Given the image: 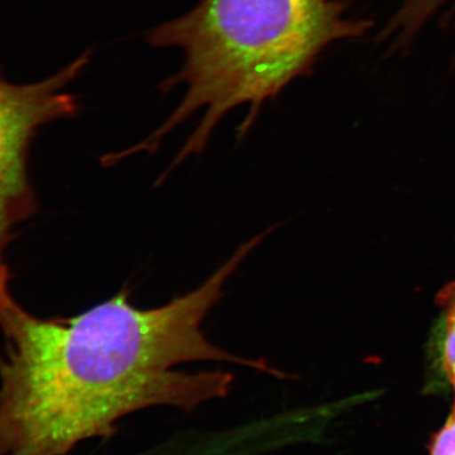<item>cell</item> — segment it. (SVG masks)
<instances>
[{
    "label": "cell",
    "instance_id": "1",
    "mask_svg": "<svg viewBox=\"0 0 455 455\" xmlns=\"http://www.w3.org/2000/svg\"><path fill=\"white\" fill-rule=\"evenodd\" d=\"M266 235L155 309L134 307L125 290L65 319L33 315L12 295L0 301V455H66L85 440L110 438L140 410L191 412L229 395L232 373L175 370L188 362H227L283 379L265 359L221 349L203 331L228 280Z\"/></svg>",
    "mask_w": 455,
    "mask_h": 455
},
{
    "label": "cell",
    "instance_id": "2",
    "mask_svg": "<svg viewBox=\"0 0 455 455\" xmlns=\"http://www.w3.org/2000/svg\"><path fill=\"white\" fill-rule=\"evenodd\" d=\"M370 23L350 17L341 0H200L175 20L149 29L147 44L182 52L181 68L160 85L182 86L169 118L142 142L104 156L107 166L132 155L155 152L161 140L191 116L199 123L170 171L202 154L227 114L247 107L239 134L253 127L263 106L314 68L331 44L353 40Z\"/></svg>",
    "mask_w": 455,
    "mask_h": 455
},
{
    "label": "cell",
    "instance_id": "3",
    "mask_svg": "<svg viewBox=\"0 0 455 455\" xmlns=\"http://www.w3.org/2000/svg\"><path fill=\"white\" fill-rule=\"evenodd\" d=\"M89 62L86 51L52 76L23 85L9 83L0 73V300L12 295L5 259L12 236L37 211L28 173L32 140L44 124L79 112L68 88Z\"/></svg>",
    "mask_w": 455,
    "mask_h": 455
},
{
    "label": "cell",
    "instance_id": "4",
    "mask_svg": "<svg viewBox=\"0 0 455 455\" xmlns=\"http://www.w3.org/2000/svg\"><path fill=\"white\" fill-rule=\"evenodd\" d=\"M442 13L455 17V0H403L386 28L385 37L394 46H406L431 18Z\"/></svg>",
    "mask_w": 455,
    "mask_h": 455
},
{
    "label": "cell",
    "instance_id": "5",
    "mask_svg": "<svg viewBox=\"0 0 455 455\" xmlns=\"http://www.w3.org/2000/svg\"><path fill=\"white\" fill-rule=\"evenodd\" d=\"M435 301L443 314L442 367L455 401V281L440 290Z\"/></svg>",
    "mask_w": 455,
    "mask_h": 455
},
{
    "label": "cell",
    "instance_id": "6",
    "mask_svg": "<svg viewBox=\"0 0 455 455\" xmlns=\"http://www.w3.org/2000/svg\"><path fill=\"white\" fill-rule=\"evenodd\" d=\"M429 455H455V401L444 424L431 435Z\"/></svg>",
    "mask_w": 455,
    "mask_h": 455
}]
</instances>
